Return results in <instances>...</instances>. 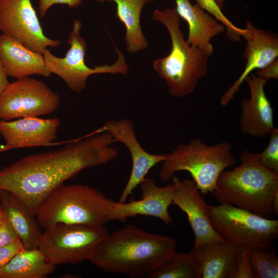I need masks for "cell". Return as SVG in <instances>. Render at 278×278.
Returning <instances> with one entry per match:
<instances>
[{"instance_id": "6da1fadb", "label": "cell", "mask_w": 278, "mask_h": 278, "mask_svg": "<svg viewBox=\"0 0 278 278\" xmlns=\"http://www.w3.org/2000/svg\"><path fill=\"white\" fill-rule=\"evenodd\" d=\"M112 136L103 131L58 150L25 156L0 170V190L21 200L36 215L49 195L82 170L107 164L118 155Z\"/></svg>"}, {"instance_id": "7a4b0ae2", "label": "cell", "mask_w": 278, "mask_h": 278, "mask_svg": "<svg viewBox=\"0 0 278 278\" xmlns=\"http://www.w3.org/2000/svg\"><path fill=\"white\" fill-rule=\"evenodd\" d=\"M176 244L170 236L129 224L109 234L88 260L105 272L148 277L175 254Z\"/></svg>"}, {"instance_id": "3957f363", "label": "cell", "mask_w": 278, "mask_h": 278, "mask_svg": "<svg viewBox=\"0 0 278 278\" xmlns=\"http://www.w3.org/2000/svg\"><path fill=\"white\" fill-rule=\"evenodd\" d=\"M240 164L224 170L211 194L220 203H227L268 218L273 214V198L278 193V174L263 166L258 153L244 149Z\"/></svg>"}, {"instance_id": "277c9868", "label": "cell", "mask_w": 278, "mask_h": 278, "mask_svg": "<svg viewBox=\"0 0 278 278\" xmlns=\"http://www.w3.org/2000/svg\"><path fill=\"white\" fill-rule=\"evenodd\" d=\"M152 18L164 25L171 41L170 52L167 56L156 59L153 68L165 80L172 96L184 97L193 93L198 81L206 75L210 56L186 43L175 7L155 9Z\"/></svg>"}, {"instance_id": "5b68a950", "label": "cell", "mask_w": 278, "mask_h": 278, "mask_svg": "<svg viewBox=\"0 0 278 278\" xmlns=\"http://www.w3.org/2000/svg\"><path fill=\"white\" fill-rule=\"evenodd\" d=\"M115 202L88 185L62 184L49 195L36 216L44 229L57 223L103 225L110 221Z\"/></svg>"}, {"instance_id": "8992f818", "label": "cell", "mask_w": 278, "mask_h": 278, "mask_svg": "<svg viewBox=\"0 0 278 278\" xmlns=\"http://www.w3.org/2000/svg\"><path fill=\"white\" fill-rule=\"evenodd\" d=\"M166 156L159 178L167 181L177 172L187 171L203 195L211 194L221 173L236 163L232 145L227 141L208 146L200 138L192 139L188 143L178 145Z\"/></svg>"}, {"instance_id": "52a82bcc", "label": "cell", "mask_w": 278, "mask_h": 278, "mask_svg": "<svg viewBox=\"0 0 278 278\" xmlns=\"http://www.w3.org/2000/svg\"><path fill=\"white\" fill-rule=\"evenodd\" d=\"M211 223L216 232L238 248H271L278 238V220L227 203L209 205Z\"/></svg>"}, {"instance_id": "ba28073f", "label": "cell", "mask_w": 278, "mask_h": 278, "mask_svg": "<svg viewBox=\"0 0 278 278\" xmlns=\"http://www.w3.org/2000/svg\"><path fill=\"white\" fill-rule=\"evenodd\" d=\"M108 234L103 225L57 223L44 229L38 248L55 266L77 264L88 260Z\"/></svg>"}, {"instance_id": "9c48e42d", "label": "cell", "mask_w": 278, "mask_h": 278, "mask_svg": "<svg viewBox=\"0 0 278 278\" xmlns=\"http://www.w3.org/2000/svg\"><path fill=\"white\" fill-rule=\"evenodd\" d=\"M82 22L75 20L67 40L70 47L65 56H55L47 48L43 53L46 67L51 74L61 77L73 91L80 93L85 88L88 77L93 74L109 73L127 75L129 67L124 54L116 47L117 59L112 65L107 63L91 68L85 63L87 46L81 35Z\"/></svg>"}, {"instance_id": "30bf717a", "label": "cell", "mask_w": 278, "mask_h": 278, "mask_svg": "<svg viewBox=\"0 0 278 278\" xmlns=\"http://www.w3.org/2000/svg\"><path fill=\"white\" fill-rule=\"evenodd\" d=\"M59 105V95L42 81L29 77L17 79L0 94V119L45 115L56 111Z\"/></svg>"}, {"instance_id": "8fae6325", "label": "cell", "mask_w": 278, "mask_h": 278, "mask_svg": "<svg viewBox=\"0 0 278 278\" xmlns=\"http://www.w3.org/2000/svg\"><path fill=\"white\" fill-rule=\"evenodd\" d=\"M0 30L26 47L40 54L61 42L47 37L31 0H0Z\"/></svg>"}, {"instance_id": "7c38bea8", "label": "cell", "mask_w": 278, "mask_h": 278, "mask_svg": "<svg viewBox=\"0 0 278 278\" xmlns=\"http://www.w3.org/2000/svg\"><path fill=\"white\" fill-rule=\"evenodd\" d=\"M102 129L112 136L114 143L123 144L131 157L130 175L118 201L123 203L146 178L150 169L166 159V154H152L146 151L138 142L134 125L129 119L108 120Z\"/></svg>"}, {"instance_id": "4fadbf2b", "label": "cell", "mask_w": 278, "mask_h": 278, "mask_svg": "<svg viewBox=\"0 0 278 278\" xmlns=\"http://www.w3.org/2000/svg\"><path fill=\"white\" fill-rule=\"evenodd\" d=\"M171 179L175 185L172 204L178 206L186 214L195 235L194 247L211 242H227L212 225L209 205L201 196L193 180H181L176 176Z\"/></svg>"}, {"instance_id": "5bb4252c", "label": "cell", "mask_w": 278, "mask_h": 278, "mask_svg": "<svg viewBox=\"0 0 278 278\" xmlns=\"http://www.w3.org/2000/svg\"><path fill=\"white\" fill-rule=\"evenodd\" d=\"M142 198L129 202H115L109 215V220L125 222L138 215L153 217L169 225L173 222L168 207L172 204L175 185L171 183L158 186L154 179L146 177L140 184Z\"/></svg>"}, {"instance_id": "9a60e30c", "label": "cell", "mask_w": 278, "mask_h": 278, "mask_svg": "<svg viewBox=\"0 0 278 278\" xmlns=\"http://www.w3.org/2000/svg\"><path fill=\"white\" fill-rule=\"evenodd\" d=\"M243 38L246 41L244 56L246 60L244 70L220 98L225 107L234 98L242 83L252 72L264 67L278 57V36L274 32L255 27L250 21L246 24Z\"/></svg>"}, {"instance_id": "2e32d148", "label": "cell", "mask_w": 278, "mask_h": 278, "mask_svg": "<svg viewBox=\"0 0 278 278\" xmlns=\"http://www.w3.org/2000/svg\"><path fill=\"white\" fill-rule=\"evenodd\" d=\"M245 81L249 87L250 97L240 102L241 131L256 138L266 137L275 128L273 109L264 89L267 81L253 74L247 76Z\"/></svg>"}, {"instance_id": "e0dca14e", "label": "cell", "mask_w": 278, "mask_h": 278, "mask_svg": "<svg viewBox=\"0 0 278 278\" xmlns=\"http://www.w3.org/2000/svg\"><path fill=\"white\" fill-rule=\"evenodd\" d=\"M60 120L38 117L0 120V135L9 149L48 145L57 138Z\"/></svg>"}, {"instance_id": "ac0fdd59", "label": "cell", "mask_w": 278, "mask_h": 278, "mask_svg": "<svg viewBox=\"0 0 278 278\" xmlns=\"http://www.w3.org/2000/svg\"><path fill=\"white\" fill-rule=\"evenodd\" d=\"M175 2L179 17L188 24L186 43L211 56L214 53L211 40L225 31V26L196 3L193 5L189 0H175Z\"/></svg>"}, {"instance_id": "d6986e66", "label": "cell", "mask_w": 278, "mask_h": 278, "mask_svg": "<svg viewBox=\"0 0 278 278\" xmlns=\"http://www.w3.org/2000/svg\"><path fill=\"white\" fill-rule=\"evenodd\" d=\"M0 61L7 77L20 79L33 75L48 77L43 54L4 33L0 34Z\"/></svg>"}, {"instance_id": "ffe728a7", "label": "cell", "mask_w": 278, "mask_h": 278, "mask_svg": "<svg viewBox=\"0 0 278 278\" xmlns=\"http://www.w3.org/2000/svg\"><path fill=\"white\" fill-rule=\"evenodd\" d=\"M238 249L228 242H211L194 247L189 253L197 262L201 278H234Z\"/></svg>"}, {"instance_id": "44dd1931", "label": "cell", "mask_w": 278, "mask_h": 278, "mask_svg": "<svg viewBox=\"0 0 278 278\" xmlns=\"http://www.w3.org/2000/svg\"><path fill=\"white\" fill-rule=\"evenodd\" d=\"M1 190L0 202L8 220L25 249L37 248L43 233L36 216L11 193Z\"/></svg>"}, {"instance_id": "7402d4cb", "label": "cell", "mask_w": 278, "mask_h": 278, "mask_svg": "<svg viewBox=\"0 0 278 278\" xmlns=\"http://www.w3.org/2000/svg\"><path fill=\"white\" fill-rule=\"evenodd\" d=\"M56 269L39 248H24L0 269V278H44Z\"/></svg>"}, {"instance_id": "603a6c76", "label": "cell", "mask_w": 278, "mask_h": 278, "mask_svg": "<svg viewBox=\"0 0 278 278\" xmlns=\"http://www.w3.org/2000/svg\"><path fill=\"white\" fill-rule=\"evenodd\" d=\"M112 1L116 4V15L126 28L125 39L127 50L131 54L146 49L148 41L140 24L141 14L148 0H97Z\"/></svg>"}, {"instance_id": "cb8c5ba5", "label": "cell", "mask_w": 278, "mask_h": 278, "mask_svg": "<svg viewBox=\"0 0 278 278\" xmlns=\"http://www.w3.org/2000/svg\"><path fill=\"white\" fill-rule=\"evenodd\" d=\"M148 277L201 278V275L196 260L189 253L175 252L165 264Z\"/></svg>"}, {"instance_id": "d4e9b609", "label": "cell", "mask_w": 278, "mask_h": 278, "mask_svg": "<svg viewBox=\"0 0 278 278\" xmlns=\"http://www.w3.org/2000/svg\"><path fill=\"white\" fill-rule=\"evenodd\" d=\"M246 250L251 264L254 278L278 277V258L272 248Z\"/></svg>"}, {"instance_id": "484cf974", "label": "cell", "mask_w": 278, "mask_h": 278, "mask_svg": "<svg viewBox=\"0 0 278 278\" xmlns=\"http://www.w3.org/2000/svg\"><path fill=\"white\" fill-rule=\"evenodd\" d=\"M196 3L223 24L225 27L227 38L234 43L239 42L245 32V29L235 26L223 14L222 9L215 0H195Z\"/></svg>"}, {"instance_id": "4316f807", "label": "cell", "mask_w": 278, "mask_h": 278, "mask_svg": "<svg viewBox=\"0 0 278 278\" xmlns=\"http://www.w3.org/2000/svg\"><path fill=\"white\" fill-rule=\"evenodd\" d=\"M268 145L258 154L260 164L275 173L278 174V129L275 128L270 134Z\"/></svg>"}, {"instance_id": "83f0119b", "label": "cell", "mask_w": 278, "mask_h": 278, "mask_svg": "<svg viewBox=\"0 0 278 278\" xmlns=\"http://www.w3.org/2000/svg\"><path fill=\"white\" fill-rule=\"evenodd\" d=\"M234 278H254L251 264L245 248H238L236 271Z\"/></svg>"}, {"instance_id": "f1b7e54d", "label": "cell", "mask_w": 278, "mask_h": 278, "mask_svg": "<svg viewBox=\"0 0 278 278\" xmlns=\"http://www.w3.org/2000/svg\"><path fill=\"white\" fill-rule=\"evenodd\" d=\"M24 247L19 238L0 248V269L5 267L12 258Z\"/></svg>"}, {"instance_id": "f546056e", "label": "cell", "mask_w": 278, "mask_h": 278, "mask_svg": "<svg viewBox=\"0 0 278 278\" xmlns=\"http://www.w3.org/2000/svg\"><path fill=\"white\" fill-rule=\"evenodd\" d=\"M83 0H40L39 11L41 17H44L48 9L55 4L66 5L69 8H75L79 6Z\"/></svg>"}, {"instance_id": "4dcf8cb0", "label": "cell", "mask_w": 278, "mask_h": 278, "mask_svg": "<svg viewBox=\"0 0 278 278\" xmlns=\"http://www.w3.org/2000/svg\"><path fill=\"white\" fill-rule=\"evenodd\" d=\"M18 238L15 231L6 218L0 227V248L15 241Z\"/></svg>"}, {"instance_id": "1f68e13d", "label": "cell", "mask_w": 278, "mask_h": 278, "mask_svg": "<svg viewBox=\"0 0 278 278\" xmlns=\"http://www.w3.org/2000/svg\"><path fill=\"white\" fill-rule=\"evenodd\" d=\"M256 75L267 82L271 79H278V60L276 59L263 68L256 70Z\"/></svg>"}, {"instance_id": "d6a6232c", "label": "cell", "mask_w": 278, "mask_h": 278, "mask_svg": "<svg viewBox=\"0 0 278 278\" xmlns=\"http://www.w3.org/2000/svg\"><path fill=\"white\" fill-rule=\"evenodd\" d=\"M9 83L4 67L0 61V94L5 89Z\"/></svg>"}, {"instance_id": "836d02e7", "label": "cell", "mask_w": 278, "mask_h": 278, "mask_svg": "<svg viewBox=\"0 0 278 278\" xmlns=\"http://www.w3.org/2000/svg\"><path fill=\"white\" fill-rule=\"evenodd\" d=\"M272 207L274 214L276 216L278 215V193H276L273 198Z\"/></svg>"}, {"instance_id": "e575fe53", "label": "cell", "mask_w": 278, "mask_h": 278, "mask_svg": "<svg viewBox=\"0 0 278 278\" xmlns=\"http://www.w3.org/2000/svg\"><path fill=\"white\" fill-rule=\"evenodd\" d=\"M6 215L0 202V227L3 223L4 220L6 219Z\"/></svg>"}, {"instance_id": "d590c367", "label": "cell", "mask_w": 278, "mask_h": 278, "mask_svg": "<svg viewBox=\"0 0 278 278\" xmlns=\"http://www.w3.org/2000/svg\"><path fill=\"white\" fill-rule=\"evenodd\" d=\"M219 7L222 10L225 0H215Z\"/></svg>"}, {"instance_id": "8d00e7d4", "label": "cell", "mask_w": 278, "mask_h": 278, "mask_svg": "<svg viewBox=\"0 0 278 278\" xmlns=\"http://www.w3.org/2000/svg\"><path fill=\"white\" fill-rule=\"evenodd\" d=\"M9 148L6 145H3L0 147V153L2 152L9 150Z\"/></svg>"}, {"instance_id": "74e56055", "label": "cell", "mask_w": 278, "mask_h": 278, "mask_svg": "<svg viewBox=\"0 0 278 278\" xmlns=\"http://www.w3.org/2000/svg\"><path fill=\"white\" fill-rule=\"evenodd\" d=\"M149 2H152L154 0H148Z\"/></svg>"}, {"instance_id": "f35d334b", "label": "cell", "mask_w": 278, "mask_h": 278, "mask_svg": "<svg viewBox=\"0 0 278 278\" xmlns=\"http://www.w3.org/2000/svg\"><path fill=\"white\" fill-rule=\"evenodd\" d=\"M0 196H1V190H0Z\"/></svg>"}]
</instances>
